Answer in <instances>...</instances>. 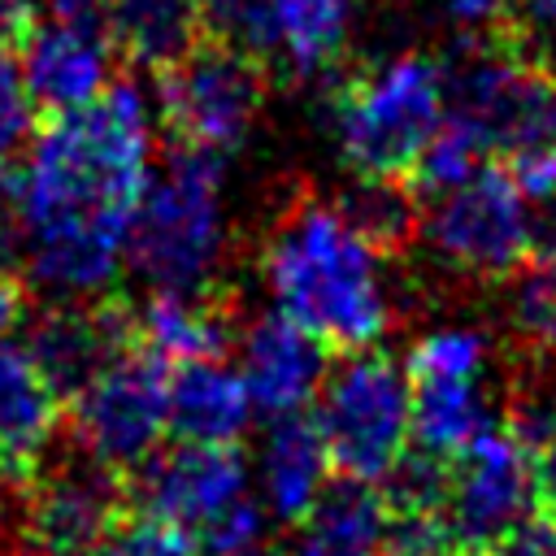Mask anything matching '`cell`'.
I'll return each mask as SVG.
<instances>
[{
  "instance_id": "1",
  "label": "cell",
  "mask_w": 556,
  "mask_h": 556,
  "mask_svg": "<svg viewBox=\"0 0 556 556\" xmlns=\"http://www.w3.org/2000/svg\"><path fill=\"white\" fill-rule=\"evenodd\" d=\"M22 187V256L30 278L96 291L113 278L130 222L148 195V117L117 78L78 109L35 122Z\"/></svg>"
},
{
  "instance_id": "2",
  "label": "cell",
  "mask_w": 556,
  "mask_h": 556,
  "mask_svg": "<svg viewBox=\"0 0 556 556\" xmlns=\"http://www.w3.org/2000/svg\"><path fill=\"white\" fill-rule=\"evenodd\" d=\"M265 278L278 308L308 330L326 356L374 348L387 334L378 252L348 226L334 204H291L265 243Z\"/></svg>"
},
{
  "instance_id": "3",
  "label": "cell",
  "mask_w": 556,
  "mask_h": 556,
  "mask_svg": "<svg viewBox=\"0 0 556 556\" xmlns=\"http://www.w3.org/2000/svg\"><path fill=\"white\" fill-rule=\"evenodd\" d=\"M443 70V113L460 117L495 161L556 139V65L530 26L500 13Z\"/></svg>"
},
{
  "instance_id": "4",
  "label": "cell",
  "mask_w": 556,
  "mask_h": 556,
  "mask_svg": "<svg viewBox=\"0 0 556 556\" xmlns=\"http://www.w3.org/2000/svg\"><path fill=\"white\" fill-rule=\"evenodd\" d=\"M313 417L334 473L382 482L413 443L408 374L378 343L339 352L326 361L313 395Z\"/></svg>"
},
{
  "instance_id": "5",
  "label": "cell",
  "mask_w": 556,
  "mask_h": 556,
  "mask_svg": "<svg viewBox=\"0 0 556 556\" xmlns=\"http://www.w3.org/2000/svg\"><path fill=\"white\" fill-rule=\"evenodd\" d=\"M443 122V70L430 56H395L356 70L334 91V126L361 178H404Z\"/></svg>"
},
{
  "instance_id": "6",
  "label": "cell",
  "mask_w": 556,
  "mask_h": 556,
  "mask_svg": "<svg viewBox=\"0 0 556 556\" xmlns=\"http://www.w3.org/2000/svg\"><path fill=\"white\" fill-rule=\"evenodd\" d=\"M217 178L222 156L208 148L169 143V169L148 182V195L130 222V265L156 282V291H195L217 252Z\"/></svg>"
},
{
  "instance_id": "7",
  "label": "cell",
  "mask_w": 556,
  "mask_h": 556,
  "mask_svg": "<svg viewBox=\"0 0 556 556\" xmlns=\"http://www.w3.org/2000/svg\"><path fill=\"white\" fill-rule=\"evenodd\" d=\"M169 365L156 348H122L70 404L65 421L78 447H87L113 473H135L169 426Z\"/></svg>"
},
{
  "instance_id": "8",
  "label": "cell",
  "mask_w": 556,
  "mask_h": 556,
  "mask_svg": "<svg viewBox=\"0 0 556 556\" xmlns=\"http://www.w3.org/2000/svg\"><path fill=\"white\" fill-rule=\"evenodd\" d=\"M261 91L265 65L213 35H200L174 65L156 70L161 126L169 143L208 148L217 156L235 152L248 139Z\"/></svg>"
},
{
  "instance_id": "9",
  "label": "cell",
  "mask_w": 556,
  "mask_h": 556,
  "mask_svg": "<svg viewBox=\"0 0 556 556\" xmlns=\"http://www.w3.org/2000/svg\"><path fill=\"white\" fill-rule=\"evenodd\" d=\"M430 243L460 274L508 282L534 252V217L504 161H486L478 174L434 195Z\"/></svg>"
},
{
  "instance_id": "10",
  "label": "cell",
  "mask_w": 556,
  "mask_h": 556,
  "mask_svg": "<svg viewBox=\"0 0 556 556\" xmlns=\"http://www.w3.org/2000/svg\"><path fill=\"white\" fill-rule=\"evenodd\" d=\"M447 526L465 556H495L539 517L530 456L504 421L482 426L447 456Z\"/></svg>"
},
{
  "instance_id": "11",
  "label": "cell",
  "mask_w": 556,
  "mask_h": 556,
  "mask_svg": "<svg viewBox=\"0 0 556 556\" xmlns=\"http://www.w3.org/2000/svg\"><path fill=\"white\" fill-rule=\"evenodd\" d=\"M22 495V547L30 556H96L130 513L126 478L83 456L43 460V469L17 486Z\"/></svg>"
},
{
  "instance_id": "12",
  "label": "cell",
  "mask_w": 556,
  "mask_h": 556,
  "mask_svg": "<svg viewBox=\"0 0 556 556\" xmlns=\"http://www.w3.org/2000/svg\"><path fill=\"white\" fill-rule=\"evenodd\" d=\"M126 495L135 513L195 530L243 495V452L239 443L174 439V447H156L135 473H126Z\"/></svg>"
},
{
  "instance_id": "13",
  "label": "cell",
  "mask_w": 556,
  "mask_h": 556,
  "mask_svg": "<svg viewBox=\"0 0 556 556\" xmlns=\"http://www.w3.org/2000/svg\"><path fill=\"white\" fill-rule=\"evenodd\" d=\"M61 421L65 400L17 343L0 339V478L9 486H22L43 469Z\"/></svg>"
},
{
  "instance_id": "14",
  "label": "cell",
  "mask_w": 556,
  "mask_h": 556,
  "mask_svg": "<svg viewBox=\"0 0 556 556\" xmlns=\"http://www.w3.org/2000/svg\"><path fill=\"white\" fill-rule=\"evenodd\" d=\"M326 361H330L326 348L308 330H300L287 313L261 317L243 339V382L252 404L269 417L304 408L317 395Z\"/></svg>"
},
{
  "instance_id": "15",
  "label": "cell",
  "mask_w": 556,
  "mask_h": 556,
  "mask_svg": "<svg viewBox=\"0 0 556 556\" xmlns=\"http://www.w3.org/2000/svg\"><path fill=\"white\" fill-rule=\"evenodd\" d=\"M248 382L213 356L169 365V439L187 443H235L248 426Z\"/></svg>"
},
{
  "instance_id": "16",
  "label": "cell",
  "mask_w": 556,
  "mask_h": 556,
  "mask_svg": "<svg viewBox=\"0 0 556 556\" xmlns=\"http://www.w3.org/2000/svg\"><path fill=\"white\" fill-rule=\"evenodd\" d=\"M109 39L70 30V26H48L35 35L26 48V91L35 104V122L56 117L65 109H78L104 87V65H109Z\"/></svg>"
},
{
  "instance_id": "17",
  "label": "cell",
  "mask_w": 556,
  "mask_h": 556,
  "mask_svg": "<svg viewBox=\"0 0 556 556\" xmlns=\"http://www.w3.org/2000/svg\"><path fill=\"white\" fill-rule=\"evenodd\" d=\"M330 473L334 469H330V452L317 430V417L308 408L278 413L265 439V491L274 513L287 526H304Z\"/></svg>"
},
{
  "instance_id": "18",
  "label": "cell",
  "mask_w": 556,
  "mask_h": 556,
  "mask_svg": "<svg viewBox=\"0 0 556 556\" xmlns=\"http://www.w3.org/2000/svg\"><path fill=\"white\" fill-rule=\"evenodd\" d=\"M139 343L156 348L165 361H222L235 339V308L217 291H156L152 300L135 304Z\"/></svg>"
},
{
  "instance_id": "19",
  "label": "cell",
  "mask_w": 556,
  "mask_h": 556,
  "mask_svg": "<svg viewBox=\"0 0 556 556\" xmlns=\"http://www.w3.org/2000/svg\"><path fill=\"white\" fill-rule=\"evenodd\" d=\"M204 35L200 0H109V48L126 65L165 70Z\"/></svg>"
},
{
  "instance_id": "20",
  "label": "cell",
  "mask_w": 556,
  "mask_h": 556,
  "mask_svg": "<svg viewBox=\"0 0 556 556\" xmlns=\"http://www.w3.org/2000/svg\"><path fill=\"white\" fill-rule=\"evenodd\" d=\"M478 378L482 374H408L413 443L452 456L482 426H491Z\"/></svg>"
},
{
  "instance_id": "21",
  "label": "cell",
  "mask_w": 556,
  "mask_h": 556,
  "mask_svg": "<svg viewBox=\"0 0 556 556\" xmlns=\"http://www.w3.org/2000/svg\"><path fill=\"white\" fill-rule=\"evenodd\" d=\"M348 39V0H278L282 65L304 78L339 61Z\"/></svg>"
},
{
  "instance_id": "22",
  "label": "cell",
  "mask_w": 556,
  "mask_h": 556,
  "mask_svg": "<svg viewBox=\"0 0 556 556\" xmlns=\"http://www.w3.org/2000/svg\"><path fill=\"white\" fill-rule=\"evenodd\" d=\"M508 326L530 356H556V243H543L508 278Z\"/></svg>"
},
{
  "instance_id": "23",
  "label": "cell",
  "mask_w": 556,
  "mask_h": 556,
  "mask_svg": "<svg viewBox=\"0 0 556 556\" xmlns=\"http://www.w3.org/2000/svg\"><path fill=\"white\" fill-rule=\"evenodd\" d=\"M334 208L382 256V252H395V248H404L413 239L421 204L404 187V178H361V187H352Z\"/></svg>"
},
{
  "instance_id": "24",
  "label": "cell",
  "mask_w": 556,
  "mask_h": 556,
  "mask_svg": "<svg viewBox=\"0 0 556 556\" xmlns=\"http://www.w3.org/2000/svg\"><path fill=\"white\" fill-rule=\"evenodd\" d=\"M486 161H495L486 152V143L452 113H443V122L434 126V135L426 139V148L417 152L413 169L404 174V187L417 195V204H430L434 195L452 191L456 182H465L469 174H478Z\"/></svg>"
},
{
  "instance_id": "25",
  "label": "cell",
  "mask_w": 556,
  "mask_h": 556,
  "mask_svg": "<svg viewBox=\"0 0 556 556\" xmlns=\"http://www.w3.org/2000/svg\"><path fill=\"white\" fill-rule=\"evenodd\" d=\"M200 17H204V35L248 52L256 65H265V74L282 65L278 0H200Z\"/></svg>"
},
{
  "instance_id": "26",
  "label": "cell",
  "mask_w": 556,
  "mask_h": 556,
  "mask_svg": "<svg viewBox=\"0 0 556 556\" xmlns=\"http://www.w3.org/2000/svg\"><path fill=\"white\" fill-rule=\"evenodd\" d=\"M504 426L517 434V443L530 456L539 517H552L556 521V408L521 400V404H513L504 413Z\"/></svg>"
},
{
  "instance_id": "27",
  "label": "cell",
  "mask_w": 556,
  "mask_h": 556,
  "mask_svg": "<svg viewBox=\"0 0 556 556\" xmlns=\"http://www.w3.org/2000/svg\"><path fill=\"white\" fill-rule=\"evenodd\" d=\"M191 539H195V552L200 556H239V552H252L256 539H261V508L248 495H239L217 517H208L204 526H195Z\"/></svg>"
},
{
  "instance_id": "28",
  "label": "cell",
  "mask_w": 556,
  "mask_h": 556,
  "mask_svg": "<svg viewBox=\"0 0 556 556\" xmlns=\"http://www.w3.org/2000/svg\"><path fill=\"white\" fill-rule=\"evenodd\" d=\"M482 339L469 330H439L421 339L404 374H482Z\"/></svg>"
},
{
  "instance_id": "29",
  "label": "cell",
  "mask_w": 556,
  "mask_h": 556,
  "mask_svg": "<svg viewBox=\"0 0 556 556\" xmlns=\"http://www.w3.org/2000/svg\"><path fill=\"white\" fill-rule=\"evenodd\" d=\"M35 104L26 91V70L13 52H0V156H13V148L30 135Z\"/></svg>"
},
{
  "instance_id": "30",
  "label": "cell",
  "mask_w": 556,
  "mask_h": 556,
  "mask_svg": "<svg viewBox=\"0 0 556 556\" xmlns=\"http://www.w3.org/2000/svg\"><path fill=\"white\" fill-rule=\"evenodd\" d=\"M513 182L521 187L526 200H534L539 208H556V139L530 152H517L504 161Z\"/></svg>"
},
{
  "instance_id": "31",
  "label": "cell",
  "mask_w": 556,
  "mask_h": 556,
  "mask_svg": "<svg viewBox=\"0 0 556 556\" xmlns=\"http://www.w3.org/2000/svg\"><path fill=\"white\" fill-rule=\"evenodd\" d=\"M39 35V17L30 0H0V52H26Z\"/></svg>"
},
{
  "instance_id": "32",
  "label": "cell",
  "mask_w": 556,
  "mask_h": 556,
  "mask_svg": "<svg viewBox=\"0 0 556 556\" xmlns=\"http://www.w3.org/2000/svg\"><path fill=\"white\" fill-rule=\"evenodd\" d=\"M52 22L109 39V0H52Z\"/></svg>"
},
{
  "instance_id": "33",
  "label": "cell",
  "mask_w": 556,
  "mask_h": 556,
  "mask_svg": "<svg viewBox=\"0 0 556 556\" xmlns=\"http://www.w3.org/2000/svg\"><path fill=\"white\" fill-rule=\"evenodd\" d=\"M304 539L291 556H382L378 543L369 539H348V534H330V530H313V526H300Z\"/></svg>"
},
{
  "instance_id": "34",
  "label": "cell",
  "mask_w": 556,
  "mask_h": 556,
  "mask_svg": "<svg viewBox=\"0 0 556 556\" xmlns=\"http://www.w3.org/2000/svg\"><path fill=\"white\" fill-rule=\"evenodd\" d=\"M495 556H556V521L552 517H534Z\"/></svg>"
},
{
  "instance_id": "35",
  "label": "cell",
  "mask_w": 556,
  "mask_h": 556,
  "mask_svg": "<svg viewBox=\"0 0 556 556\" xmlns=\"http://www.w3.org/2000/svg\"><path fill=\"white\" fill-rule=\"evenodd\" d=\"M460 22H495L504 9H508V0H443Z\"/></svg>"
},
{
  "instance_id": "36",
  "label": "cell",
  "mask_w": 556,
  "mask_h": 556,
  "mask_svg": "<svg viewBox=\"0 0 556 556\" xmlns=\"http://www.w3.org/2000/svg\"><path fill=\"white\" fill-rule=\"evenodd\" d=\"M504 13L517 17L521 26H543V22H556V0H508Z\"/></svg>"
},
{
  "instance_id": "37",
  "label": "cell",
  "mask_w": 556,
  "mask_h": 556,
  "mask_svg": "<svg viewBox=\"0 0 556 556\" xmlns=\"http://www.w3.org/2000/svg\"><path fill=\"white\" fill-rule=\"evenodd\" d=\"M239 556H269V552H256V547H252V552H239Z\"/></svg>"
}]
</instances>
